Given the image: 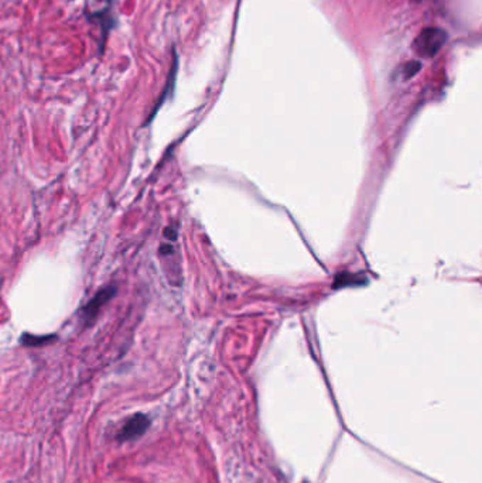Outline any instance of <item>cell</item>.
Here are the masks:
<instances>
[{
  "mask_svg": "<svg viewBox=\"0 0 482 483\" xmlns=\"http://www.w3.org/2000/svg\"><path fill=\"white\" fill-rule=\"evenodd\" d=\"M447 41V33L439 27L425 28L413 41V51L423 58H433Z\"/></svg>",
  "mask_w": 482,
  "mask_h": 483,
  "instance_id": "obj_1",
  "label": "cell"
},
{
  "mask_svg": "<svg viewBox=\"0 0 482 483\" xmlns=\"http://www.w3.org/2000/svg\"><path fill=\"white\" fill-rule=\"evenodd\" d=\"M118 287L116 284L106 285L101 288L82 308H81V322L85 325H91L95 318L99 315L101 309L116 295Z\"/></svg>",
  "mask_w": 482,
  "mask_h": 483,
  "instance_id": "obj_2",
  "label": "cell"
},
{
  "mask_svg": "<svg viewBox=\"0 0 482 483\" xmlns=\"http://www.w3.org/2000/svg\"><path fill=\"white\" fill-rule=\"evenodd\" d=\"M150 427V419L143 414V413H138L133 414L119 430L116 440L119 443H129V441H135L139 440L140 437H143L147 430Z\"/></svg>",
  "mask_w": 482,
  "mask_h": 483,
  "instance_id": "obj_3",
  "label": "cell"
},
{
  "mask_svg": "<svg viewBox=\"0 0 482 483\" xmlns=\"http://www.w3.org/2000/svg\"><path fill=\"white\" fill-rule=\"evenodd\" d=\"M50 339H54V336L48 338V336H33V335H23L21 336V342L26 346H38V345H45Z\"/></svg>",
  "mask_w": 482,
  "mask_h": 483,
  "instance_id": "obj_4",
  "label": "cell"
},
{
  "mask_svg": "<svg viewBox=\"0 0 482 483\" xmlns=\"http://www.w3.org/2000/svg\"><path fill=\"white\" fill-rule=\"evenodd\" d=\"M420 67H422L420 62H415V61H410V62L405 64L403 68H402V75H403V78H406V79L412 78L413 75H416V74L419 72Z\"/></svg>",
  "mask_w": 482,
  "mask_h": 483,
  "instance_id": "obj_5",
  "label": "cell"
},
{
  "mask_svg": "<svg viewBox=\"0 0 482 483\" xmlns=\"http://www.w3.org/2000/svg\"><path fill=\"white\" fill-rule=\"evenodd\" d=\"M417 1H419V0H417Z\"/></svg>",
  "mask_w": 482,
  "mask_h": 483,
  "instance_id": "obj_6",
  "label": "cell"
}]
</instances>
